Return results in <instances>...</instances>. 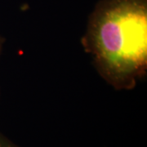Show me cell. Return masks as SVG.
Here are the masks:
<instances>
[{"instance_id": "2", "label": "cell", "mask_w": 147, "mask_h": 147, "mask_svg": "<svg viewBox=\"0 0 147 147\" xmlns=\"http://www.w3.org/2000/svg\"><path fill=\"white\" fill-rule=\"evenodd\" d=\"M0 147H19L0 134Z\"/></svg>"}, {"instance_id": "1", "label": "cell", "mask_w": 147, "mask_h": 147, "mask_svg": "<svg viewBox=\"0 0 147 147\" xmlns=\"http://www.w3.org/2000/svg\"><path fill=\"white\" fill-rule=\"evenodd\" d=\"M92 42L97 61L113 79H130L146 63V0H108L97 9Z\"/></svg>"}]
</instances>
